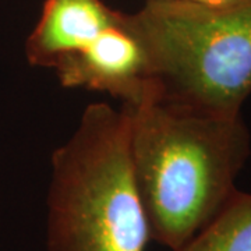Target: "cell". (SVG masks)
<instances>
[{
	"mask_svg": "<svg viewBox=\"0 0 251 251\" xmlns=\"http://www.w3.org/2000/svg\"><path fill=\"white\" fill-rule=\"evenodd\" d=\"M125 108L151 242L176 250L237 190L251 155L250 130L242 115H206L159 98Z\"/></svg>",
	"mask_w": 251,
	"mask_h": 251,
	"instance_id": "1",
	"label": "cell"
},
{
	"mask_svg": "<svg viewBox=\"0 0 251 251\" xmlns=\"http://www.w3.org/2000/svg\"><path fill=\"white\" fill-rule=\"evenodd\" d=\"M150 226L130 156V115L90 103L54 150L46 251H145Z\"/></svg>",
	"mask_w": 251,
	"mask_h": 251,
	"instance_id": "2",
	"label": "cell"
},
{
	"mask_svg": "<svg viewBox=\"0 0 251 251\" xmlns=\"http://www.w3.org/2000/svg\"><path fill=\"white\" fill-rule=\"evenodd\" d=\"M125 21L147 53L156 98L214 116L242 115L251 95V0H147Z\"/></svg>",
	"mask_w": 251,
	"mask_h": 251,
	"instance_id": "3",
	"label": "cell"
},
{
	"mask_svg": "<svg viewBox=\"0 0 251 251\" xmlns=\"http://www.w3.org/2000/svg\"><path fill=\"white\" fill-rule=\"evenodd\" d=\"M53 72L66 88L105 92L125 106L156 98L147 53L127 27L125 13L116 24L81 52L62 60Z\"/></svg>",
	"mask_w": 251,
	"mask_h": 251,
	"instance_id": "4",
	"label": "cell"
},
{
	"mask_svg": "<svg viewBox=\"0 0 251 251\" xmlns=\"http://www.w3.org/2000/svg\"><path fill=\"white\" fill-rule=\"evenodd\" d=\"M120 14L103 0H45L41 17L25 41L28 63L53 70L116 24Z\"/></svg>",
	"mask_w": 251,
	"mask_h": 251,
	"instance_id": "5",
	"label": "cell"
},
{
	"mask_svg": "<svg viewBox=\"0 0 251 251\" xmlns=\"http://www.w3.org/2000/svg\"><path fill=\"white\" fill-rule=\"evenodd\" d=\"M173 251H251V193L237 188L211 221Z\"/></svg>",
	"mask_w": 251,
	"mask_h": 251,
	"instance_id": "6",
	"label": "cell"
},
{
	"mask_svg": "<svg viewBox=\"0 0 251 251\" xmlns=\"http://www.w3.org/2000/svg\"><path fill=\"white\" fill-rule=\"evenodd\" d=\"M191 1H197L202 4H209V6H221V4H227V3H233L239 0H191Z\"/></svg>",
	"mask_w": 251,
	"mask_h": 251,
	"instance_id": "7",
	"label": "cell"
}]
</instances>
